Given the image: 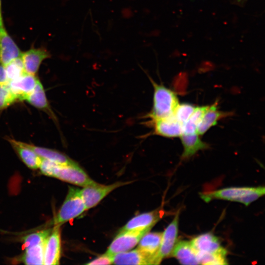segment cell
<instances>
[{
	"mask_svg": "<svg viewBox=\"0 0 265 265\" xmlns=\"http://www.w3.org/2000/svg\"><path fill=\"white\" fill-rule=\"evenodd\" d=\"M264 186L229 187L203 193L201 198L206 202L213 199L237 202L247 206L265 194Z\"/></svg>",
	"mask_w": 265,
	"mask_h": 265,
	"instance_id": "cell-1",
	"label": "cell"
},
{
	"mask_svg": "<svg viewBox=\"0 0 265 265\" xmlns=\"http://www.w3.org/2000/svg\"><path fill=\"white\" fill-rule=\"evenodd\" d=\"M154 86L153 105L149 117L152 121L173 115L179 104L176 93L163 85L152 80Z\"/></svg>",
	"mask_w": 265,
	"mask_h": 265,
	"instance_id": "cell-2",
	"label": "cell"
},
{
	"mask_svg": "<svg viewBox=\"0 0 265 265\" xmlns=\"http://www.w3.org/2000/svg\"><path fill=\"white\" fill-rule=\"evenodd\" d=\"M86 210L80 189L69 186L65 199L54 218L53 224L61 226L80 216Z\"/></svg>",
	"mask_w": 265,
	"mask_h": 265,
	"instance_id": "cell-3",
	"label": "cell"
},
{
	"mask_svg": "<svg viewBox=\"0 0 265 265\" xmlns=\"http://www.w3.org/2000/svg\"><path fill=\"white\" fill-rule=\"evenodd\" d=\"M51 177L83 187L98 184L90 178L76 162L67 165L56 164Z\"/></svg>",
	"mask_w": 265,
	"mask_h": 265,
	"instance_id": "cell-4",
	"label": "cell"
},
{
	"mask_svg": "<svg viewBox=\"0 0 265 265\" xmlns=\"http://www.w3.org/2000/svg\"><path fill=\"white\" fill-rule=\"evenodd\" d=\"M190 243L199 258L202 256L226 257V250L221 245L217 237L211 233L200 234L192 238Z\"/></svg>",
	"mask_w": 265,
	"mask_h": 265,
	"instance_id": "cell-5",
	"label": "cell"
},
{
	"mask_svg": "<svg viewBox=\"0 0 265 265\" xmlns=\"http://www.w3.org/2000/svg\"><path fill=\"white\" fill-rule=\"evenodd\" d=\"M149 229L120 230L108 246L106 253L110 255L131 250L136 245Z\"/></svg>",
	"mask_w": 265,
	"mask_h": 265,
	"instance_id": "cell-6",
	"label": "cell"
},
{
	"mask_svg": "<svg viewBox=\"0 0 265 265\" xmlns=\"http://www.w3.org/2000/svg\"><path fill=\"white\" fill-rule=\"evenodd\" d=\"M129 183L120 182L109 185L98 184L94 186L83 187L80 189V192L86 210L94 207L113 190Z\"/></svg>",
	"mask_w": 265,
	"mask_h": 265,
	"instance_id": "cell-7",
	"label": "cell"
},
{
	"mask_svg": "<svg viewBox=\"0 0 265 265\" xmlns=\"http://www.w3.org/2000/svg\"><path fill=\"white\" fill-rule=\"evenodd\" d=\"M179 212H178L171 222L162 233L159 249L156 259V265L162 260L171 256L173 249L177 241L179 231Z\"/></svg>",
	"mask_w": 265,
	"mask_h": 265,
	"instance_id": "cell-8",
	"label": "cell"
},
{
	"mask_svg": "<svg viewBox=\"0 0 265 265\" xmlns=\"http://www.w3.org/2000/svg\"><path fill=\"white\" fill-rule=\"evenodd\" d=\"M61 250L60 226L54 225L44 244L43 265H59Z\"/></svg>",
	"mask_w": 265,
	"mask_h": 265,
	"instance_id": "cell-9",
	"label": "cell"
},
{
	"mask_svg": "<svg viewBox=\"0 0 265 265\" xmlns=\"http://www.w3.org/2000/svg\"><path fill=\"white\" fill-rule=\"evenodd\" d=\"M161 237V232L149 231L141 237L138 243L137 248L149 259L151 265H156Z\"/></svg>",
	"mask_w": 265,
	"mask_h": 265,
	"instance_id": "cell-10",
	"label": "cell"
},
{
	"mask_svg": "<svg viewBox=\"0 0 265 265\" xmlns=\"http://www.w3.org/2000/svg\"><path fill=\"white\" fill-rule=\"evenodd\" d=\"M38 79L35 75L25 73L20 78L9 81L8 85L18 100H25L32 92Z\"/></svg>",
	"mask_w": 265,
	"mask_h": 265,
	"instance_id": "cell-11",
	"label": "cell"
},
{
	"mask_svg": "<svg viewBox=\"0 0 265 265\" xmlns=\"http://www.w3.org/2000/svg\"><path fill=\"white\" fill-rule=\"evenodd\" d=\"M49 56V53L41 48L31 49L22 53L21 58L26 73L35 75L42 61Z\"/></svg>",
	"mask_w": 265,
	"mask_h": 265,
	"instance_id": "cell-12",
	"label": "cell"
},
{
	"mask_svg": "<svg viewBox=\"0 0 265 265\" xmlns=\"http://www.w3.org/2000/svg\"><path fill=\"white\" fill-rule=\"evenodd\" d=\"M155 134L166 137L180 136L183 133V125L174 115L152 121Z\"/></svg>",
	"mask_w": 265,
	"mask_h": 265,
	"instance_id": "cell-13",
	"label": "cell"
},
{
	"mask_svg": "<svg viewBox=\"0 0 265 265\" xmlns=\"http://www.w3.org/2000/svg\"><path fill=\"white\" fill-rule=\"evenodd\" d=\"M161 214L159 210L138 214L131 218L120 230H151L160 220Z\"/></svg>",
	"mask_w": 265,
	"mask_h": 265,
	"instance_id": "cell-14",
	"label": "cell"
},
{
	"mask_svg": "<svg viewBox=\"0 0 265 265\" xmlns=\"http://www.w3.org/2000/svg\"><path fill=\"white\" fill-rule=\"evenodd\" d=\"M22 53L5 30L0 32V64L5 66L21 57Z\"/></svg>",
	"mask_w": 265,
	"mask_h": 265,
	"instance_id": "cell-15",
	"label": "cell"
},
{
	"mask_svg": "<svg viewBox=\"0 0 265 265\" xmlns=\"http://www.w3.org/2000/svg\"><path fill=\"white\" fill-rule=\"evenodd\" d=\"M8 140L27 167L31 169L39 168L42 158L29 148L26 143L11 138Z\"/></svg>",
	"mask_w": 265,
	"mask_h": 265,
	"instance_id": "cell-16",
	"label": "cell"
},
{
	"mask_svg": "<svg viewBox=\"0 0 265 265\" xmlns=\"http://www.w3.org/2000/svg\"><path fill=\"white\" fill-rule=\"evenodd\" d=\"M171 256L182 265L199 264L197 254L190 242L186 240L177 241Z\"/></svg>",
	"mask_w": 265,
	"mask_h": 265,
	"instance_id": "cell-17",
	"label": "cell"
},
{
	"mask_svg": "<svg viewBox=\"0 0 265 265\" xmlns=\"http://www.w3.org/2000/svg\"><path fill=\"white\" fill-rule=\"evenodd\" d=\"M183 147V159H188L199 151L206 149L209 145L203 141L197 132L182 133L180 136Z\"/></svg>",
	"mask_w": 265,
	"mask_h": 265,
	"instance_id": "cell-18",
	"label": "cell"
},
{
	"mask_svg": "<svg viewBox=\"0 0 265 265\" xmlns=\"http://www.w3.org/2000/svg\"><path fill=\"white\" fill-rule=\"evenodd\" d=\"M217 105V104L215 103L209 106L205 112L196 130V132L199 135L204 134L219 120L228 115V113L219 110Z\"/></svg>",
	"mask_w": 265,
	"mask_h": 265,
	"instance_id": "cell-19",
	"label": "cell"
},
{
	"mask_svg": "<svg viewBox=\"0 0 265 265\" xmlns=\"http://www.w3.org/2000/svg\"><path fill=\"white\" fill-rule=\"evenodd\" d=\"M115 265H151L149 259L137 248L119 253L113 256Z\"/></svg>",
	"mask_w": 265,
	"mask_h": 265,
	"instance_id": "cell-20",
	"label": "cell"
},
{
	"mask_svg": "<svg viewBox=\"0 0 265 265\" xmlns=\"http://www.w3.org/2000/svg\"><path fill=\"white\" fill-rule=\"evenodd\" d=\"M27 145L41 158L48 159L57 164L67 165L76 163L69 157L58 151L32 144H27Z\"/></svg>",
	"mask_w": 265,
	"mask_h": 265,
	"instance_id": "cell-21",
	"label": "cell"
},
{
	"mask_svg": "<svg viewBox=\"0 0 265 265\" xmlns=\"http://www.w3.org/2000/svg\"><path fill=\"white\" fill-rule=\"evenodd\" d=\"M25 100L35 107L44 111L50 115H53L44 88L39 80L32 92Z\"/></svg>",
	"mask_w": 265,
	"mask_h": 265,
	"instance_id": "cell-22",
	"label": "cell"
},
{
	"mask_svg": "<svg viewBox=\"0 0 265 265\" xmlns=\"http://www.w3.org/2000/svg\"><path fill=\"white\" fill-rule=\"evenodd\" d=\"M44 244L25 249L22 261L26 265H43Z\"/></svg>",
	"mask_w": 265,
	"mask_h": 265,
	"instance_id": "cell-23",
	"label": "cell"
},
{
	"mask_svg": "<svg viewBox=\"0 0 265 265\" xmlns=\"http://www.w3.org/2000/svg\"><path fill=\"white\" fill-rule=\"evenodd\" d=\"M209 106L196 107L195 110L183 125V133H190L196 132L197 128L200 123L205 112Z\"/></svg>",
	"mask_w": 265,
	"mask_h": 265,
	"instance_id": "cell-24",
	"label": "cell"
},
{
	"mask_svg": "<svg viewBox=\"0 0 265 265\" xmlns=\"http://www.w3.org/2000/svg\"><path fill=\"white\" fill-rule=\"evenodd\" d=\"M52 229L39 231L24 237L23 238V241L25 249L45 243Z\"/></svg>",
	"mask_w": 265,
	"mask_h": 265,
	"instance_id": "cell-25",
	"label": "cell"
},
{
	"mask_svg": "<svg viewBox=\"0 0 265 265\" xmlns=\"http://www.w3.org/2000/svg\"><path fill=\"white\" fill-rule=\"evenodd\" d=\"M4 67L9 81L17 79L26 73L21 57L12 61Z\"/></svg>",
	"mask_w": 265,
	"mask_h": 265,
	"instance_id": "cell-26",
	"label": "cell"
},
{
	"mask_svg": "<svg viewBox=\"0 0 265 265\" xmlns=\"http://www.w3.org/2000/svg\"><path fill=\"white\" fill-rule=\"evenodd\" d=\"M196 106L188 103L179 104L176 107L173 115L182 125L190 117Z\"/></svg>",
	"mask_w": 265,
	"mask_h": 265,
	"instance_id": "cell-27",
	"label": "cell"
},
{
	"mask_svg": "<svg viewBox=\"0 0 265 265\" xmlns=\"http://www.w3.org/2000/svg\"><path fill=\"white\" fill-rule=\"evenodd\" d=\"M17 100L8 83L0 85V110L7 108Z\"/></svg>",
	"mask_w": 265,
	"mask_h": 265,
	"instance_id": "cell-28",
	"label": "cell"
},
{
	"mask_svg": "<svg viewBox=\"0 0 265 265\" xmlns=\"http://www.w3.org/2000/svg\"><path fill=\"white\" fill-rule=\"evenodd\" d=\"M113 256L106 252L105 254L96 258L87 263V265H111L113 264Z\"/></svg>",
	"mask_w": 265,
	"mask_h": 265,
	"instance_id": "cell-29",
	"label": "cell"
},
{
	"mask_svg": "<svg viewBox=\"0 0 265 265\" xmlns=\"http://www.w3.org/2000/svg\"><path fill=\"white\" fill-rule=\"evenodd\" d=\"M8 82L9 80L5 67L0 64V85L6 84Z\"/></svg>",
	"mask_w": 265,
	"mask_h": 265,
	"instance_id": "cell-30",
	"label": "cell"
},
{
	"mask_svg": "<svg viewBox=\"0 0 265 265\" xmlns=\"http://www.w3.org/2000/svg\"><path fill=\"white\" fill-rule=\"evenodd\" d=\"M5 30V28L3 26L2 18L1 15V10L0 8V32Z\"/></svg>",
	"mask_w": 265,
	"mask_h": 265,
	"instance_id": "cell-31",
	"label": "cell"
},
{
	"mask_svg": "<svg viewBox=\"0 0 265 265\" xmlns=\"http://www.w3.org/2000/svg\"><path fill=\"white\" fill-rule=\"evenodd\" d=\"M246 1V0H238V2L240 3V4L244 3Z\"/></svg>",
	"mask_w": 265,
	"mask_h": 265,
	"instance_id": "cell-32",
	"label": "cell"
},
{
	"mask_svg": "<svg viewBox=\"0 0 265 265\" xmlns=\"http://www.w3.org/2000/svg\"><path fill=\"white\" fill-rule=\"evenodd\" d=\"M0 8H1V0H0Z\"/></svg>",
	"mask_w": 265,
	"mask_h": 265,
	"instance_id": "cell-33",
	"label": "cell"
}]
</instances>
